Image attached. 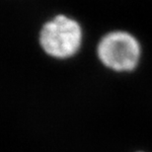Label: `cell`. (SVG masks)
Returning <instances> with one entry per match:
<instances>
[{
	"label": "cell",
	"instance_id": "obj_1",
	"mask_svg": "<svg viewBox=\"0 0 152 152\" xmlns=\"http://www.w3.org/2000/svg\"><path fill=\"white\" fill-rule=\"evenodd\" d=\"M82 33L76 21L63 15L56 16L42 27L39 42L44 50L57 58H65L77 53Z\"/></svg>",
	"mask_w": 152,
	"mask_h": 152
},
{
	"label": "cell",
	"instance_id": "obj_2",
	"mask_svg": "<svg viewBox=\"0 0 152 152\" xmlns=\"http://www.w3.org/2000/svg\"><path fill=\"white\" fill-rule=\"evenodd\" d=\"M98 56L106 66L115 71L132 70L140 56V45L126 32L106 35L98 45Z\"/></svg>",
	"mask_w": 152,
	"mask_h": 152
},
{
	"label": "cell",
	"instance_id": "obj_3",
	"mask_svg": "<svg viewBox=\"0 0 152 152\" xmlns=\"http://www.w3.org/2000/svg\"><path fill=\"white\" fill-rule=\"evenodd\" d=\"M139 152H141V151H139Z\"/></svg>",
	"mask_w": 152,
	"mask_h": 152
}]
</instances>
